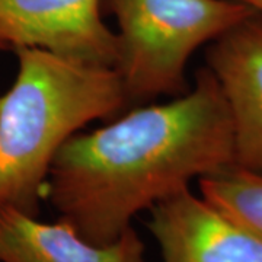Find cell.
Returning a JSON list of instances; mask_svg holds the SVG:
<instances>
[{
    "instance_id": "cell-5",
    "label": "cell",
    "mask_w": 262,
    "mask_h": 262,
    "mask_svg": "<svg viewBox=\"0 0 262 262\" xmlns=\"http://www.w3.org/2000/svg\"><path fill=\"white\" fill-rule=\"evenodd\" d=\"M162 262H262V237L184 189L150 208Z\"/></svg>"
},
{
    "instance_id": "cell-2",
    "label": "cell",
    "mask_w": 262,
    "mask_h": 262,
    "mask_svg": "<svg viewBox=\"0 0 262 262\" xmlns=\"http://www.w3.org/2000/svg\"><path fill=\"white\" fill-rule=\"evenodd\" d=\"M18 75L0 95V207L38 217L53 160L95 120L128 108L113 67L70 61L37 47L15 48Z\"/></svg>"
},
{
    "instance_id": "cell-9",
    "label": "cell",
    "mask_w": 262,
    "mask_h": 262,
    "mask_svg": "<svg viewBox=\"0 0 262 262\" xmlns=\"http://www.w3.org/2000/svg\"><path fill=\"white\" fill-rule=\"evenodd\" d=\"M237 2H242L245 5H248L249 8H252L256 12L262 13V0H237Z\"/></svg>"
},
{
    "instance_id": "cell-1",
    "label": "cell",
    "mask_w": 262,
    "mask_h": 262,
    "mask_svg": "<svg viewBox=\"0 0 262 262\" xmlns=\"http://www.w3.org/2000/svg\"><path fill=\"white\" fill-rule=\"evenodd\" d=\"M233 165L230 111L214 73L204 67L185 95L134 106L70 137L53 160L46 200L83 239L106 246L139 213Z\"/></svg>"
},
{
    "instance_id": "cell-4",
    "label": "cell",
    "mask_w": 262,
    "mask_h": 262,
    "mask_svg": "<svg viewBox=\"0 0 262 262\" xmlns=\"http://www.w3.org/2000/svg\"><path fill=\"white\" fill-rule=\"evenodd\" d=\"M102 0H0V35L18 47L70 61L115 67L118 35L102 20Z\"/></svg>"
},
{
    "instance_id": "cell-3",
    "label": "cell",
    "mask_w": 262,
    "mask_h": 262,
    "mask_svg": "<svg viewBox=\"0 0 262 262\" xmlns=\"http://www.w3.org/2000/svg\"><path fill=\"white\" fill-rule=\"evenodd\" d=\"M118 24V61L128 106L189 91L195 50L211 44L253 10L237 0H102Z\"/></svg>"
},
{
    "instance_id": "cell-6",
    "label": "cell",
    "mask_w": 262,
    "mask_h": 262,
    "mask_svg": "<svg viewBox=\"0 0 262 262\" xmlns=\"http://www.w3.org/2000/svg\"><path fill=\"white\" fill-rule=\"evenodd\" d=\"M207 67L223 91L233 125L234 165L262 172V13L213 41Z\"/></svg>"
},
{
    "instance_id": "cell-8",
    "label": "cell",
    "mask_w": 262,
    "mask_h": 262,
    "mask_svg": "<svg viewBox=\"0 0 262 262\" xmlns=\"http://www.w3.org/2000/svg\"><path fill=\"white\" fill-rule=\"evenodd\" d=\"M201 196L262 237V172L230 166L198 179Z\"/></svg>"
},
{
    "instance_id": "cell-10",
    "label": "cell",
    "mask_w": 262,
    "mask_h": 262,
    "mask_svg": "<svg viewBox=\"0 0 262 262\" xmlns=\"http://www.w3.org/2000/svg\"><path fill=\"white\" fill-rule=\"evenodd\" d=\"M8 50H12L10 44L5 39V38L0 35V51H8Z\"/></svg>"
},
{
    "instance_id": "cell-7",
    "label": "cell",
    "mask_w": 262,
    "mask_h": 262,
    "mask_svg": "<svg viewBox=\"0 0 262 262\" xmlns=\"http://www.w3.org/2000/svg\"><path fill=\"white\" fill-rule=\"evenodd\" d=\"M144 242L134 227L114 244L98 246L61 219L44 223L0 207V262H144Z\"/></svg>"
}]
</instances>
